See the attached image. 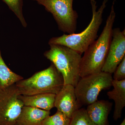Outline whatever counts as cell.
I'll use <instances>...</instances> for the list:
<instances>
[{
  "instance_id": "6da1fadb",
  "label": "cell",
  "mask_w": 125,
  "mask_h": 125,
  "mask_svg": "<svg viewBox=\"0 0 125 125\" xmlns=\"http://www.w3.org/2000/svg\"><path fill=\"white\" fill-rule=\"evenodd\" d=\"M115 3L114 0L101 34L98 38L89 47L82 57L81 78L102 71L112 40L113 25L116 18Z\"/></svg>"
},
{
  "instance_id": "7a4b0ae2",
  "label": "cell",
  "mask_w": 125,
  "mask_h": 125,
  "mask_svg": "<svg viewBox=\"0 0 125 125\" xmlns=\"http://www.w3.org/2000/svg\"><path fill=\"white\" fill-rule=\"evenodd\" d=\"M109 0H103L102 4L97 10L95 0H90L92 6V20L84 31L78 33L64 34L60 37L51 38L48 42L50 45L65 46L82 55L89 47L96 40L98 33L103 22V14Z\"/></svg>"
},
{
  "instance_id": "3957f363",
  "label": "cell",
  "mask_w": 125,
  "mask_h": 125,
  "mask_svg": "<svg viewBox=\"0 0 125 125\" xmlns=\"http://www.w3.org/2000/svg\"><path fill=\"white\" fill-rule=\"evenodd\" d=\"M49 46L50 49L44 52L45 57L61 74L64 85L71 84L75 87L81 78V54L65 46Z\"/></svg>"
},
{
  "instance_id": "277c9868",
  "label": "cell",
  "mask_w": 125,
  "mask_h": 125,
  "mask_svg": "<svg viewBox=\"0 0 125 125\" xmlns=\"http://www.w3.org/2000/svg\"><path fill=\"white\" fill-rule=\"evenodd\" d=\"M15 85L21 95L57 94L62 88L64 83L61 74L52 63L47 69L36 72L30 78L18 81Z\"/></svg>"
},
{
  "instance_id": "5b68a950",
  "label": "cell",
  "mask_w": 125,
  "mask_h": 125,
  "mask_svg": "<svg viewBox=\"0 0 125 125\" xmlns=\"http://www.w3.org/2000/svg\"><path fill=\"white\" fill-rule=\"evenodd\" d=\"M112 74L101 71L80 78L75 87L79 104L88 105L98 101L99 94L112 86Z\"/></svg>"
},
{
  "instance_id": "8992f818",
  "label": "cell",
  "mask_w": 125,
  "mask_h": 125,
  "mask_svg": "<svg viewBox=\"0 0 125 125\" xmlns=\"http://www.w3.org/2000/svg\"><path fill=\"white\" fill-rule=\"evenodd\" d=\"M45 7L52 15L58 29L64 33H75L78 13L73 9L74 0H32Z\"/></svg>"
},
{
  "instance_id": "52a82bcc",
  "label": "cell",
  "mask_w": 125,
  "mask_h": 125,
  "mask_svg": "<svg viewBox=\"0 0 125 125\" xmlns=\"http://www.w3.org/2000/svg\"><path fill=\"white\" fill-rule=\"evenodd\" d=\"M15 84L0 90V125H18L24 106Z\"/></svg>"
},
{
  "instance_id": "ba28073f",
  "label": "cell",
  "mask_w": 125,
  "mask_h": 125,
  "mask_svg": "<svg viewBox=\"0 0 125 125\" xmlns=\"http://www.w3.org/2000/svg\"><path fill=\"white\" fill-rule=\"evenodd\" d=\"M125 57V29L121 31L119 28H116L113 30L109 51L102 71L112 74Z\"/></svg>"
},
{
  "instance_id": "9c48e42d",
  "label": "cell",
  "mask_w": 125,
  "mask_h": 125,
  "mask_svg": "<svg viewBox=\"0 0 125 125\" xmlns=\"http://www.w3.org/2000/svg\"><path fill=\"white\" fill-rule=\"evenodd\" d=\"M55 107L69 118H71L74 113L81 107L75 94V87L71 84L64 85L56 94Z\"/></svg>"
},
{
  "instance_id": "30bf717a",
  "label": "cell",
  "mask_w": 125,
  "mask_h": 125,
  "mask_svg": "<svg viewBox=\"0 0 125 125\" xmlns=\"http://www.w3.org/2000/svg\"><path fill=\"white\" fill-rule=\"evenodd\" d=\"M112 103L106 100L96 101L88 105L86 109L87 115L96 125H109L108 115L111 112Z\"/></svg>"
},
{
  "instance_id": "8fae6325",
  "label": "cell",
  "mask_w": 125,
  "mask_h": 125,
  "mask_svg": "<svg viewBox=\"0 0 125 125\" xmlns=\"http://www.w3.org/2000/svg\"><path fill=\"white\" fill-rule=\"evenodd\" d=\"M56 96L55 94L45 93L30 96L20 94L18 97L23 102L24 106L50 111L55 107Z\"/></svg>"
},
{
  "instance_id": "7c38bea8",
  "label": "cell",
  "mask_w": 125,
  "mask_h": 125,
  "mask_svg": "<svg viewBox=\"0 0 125 125\" xmlns=\"http://www.w3.org/2000/svg\"><path fill=\"white\" fill-rule=\"evenodd\" d=\"M50 114V111L24 106L18 118L17 125H42L43 121Z\"/></svg>"
},
{
  "instance_id": "4fadbf2b",
  "label": "cell",
  "mask_w": 125,
  "mask_h": 125,
  "mask_svg": "<svg viewBox=\"0 0 125 125\" xmlns=\"http://www.w3.org/2000/svg\"><path fill=\"white\" fill-rule=\"evenodd\" d=\"M112 86L113 89L107 93L109 99L115 103L113 118L117 121L121 117L122 110L125 106V80H113Z\"/></svg>"
},
{
  "instance_id": "5bb4252c",
  "label": "cell",
  "mask_w": 125,
  "mask_h": 125,
  "mask_svg": "<svg viewBox=\"0 0 125 125\" xmlns=\"http://www.w3.org/2000/svg\"><path fill=\"white\" fill-rule=\"evenodd\" d=\"M23 78L9 69L1 56L0 50V90L15 84Z\"/></svg>"
},
{
  "instance_id": "9a60e30c",
  "label": "cell",
  "mask_w": 125,
  "mask_h": 125,
  "mask_svg": "<svg viewBox=\"0 0 125 125\" xmlns=\"http://www.w3.org/2000/svg\"><path fill=\"white\" fill-rule=\"evenodd\" d=\"M9 9L13 12L24 28H27V23L23 13V0H2Z\"/></svg>"
},
{
  "instance_id": "2e32d148",
  "label": "cell",
  "mask_w": 125,
  "mask_h": 125,
  "mask_svg": "<svg viewBox=\"0 0 125 125\" xmlns=\"http://www.w3.org/2000/svg\"><path fill=\"white\" fill-rule=\"evenodd\" d=\"M69 125H96L90 120L87 115L86 109L80 108L71 118Z\"/></svg>"
},
{
  "instance_id": "e0dca14e",
  "label": "cell",
  "mask_w": 125,
  "mask_h": 125,
  "mask_svg": "<svg viewBox=\"0 0 125 125\" xmlns=\"http://www.w3.org/2000/svg\"><path fill=\"white\" fill-rule=\"evenodd\" d=\"M70 120L71 118L57 110L54 115L45 118L42 125H69Z\"/></svg>"
},
{
  "instance_id": "ac0fdd59",
  "label": "cell",
  "mask_w": 125,
  "mask_h": 125,
  "mask_svg": "<svg viewBox=\"0 0 125 125\" xmlns=\"http://www.w3.org/2000/svg\"><path fill=\"white\" fill-rule=\"evenodd\" d=\"M113 73V80L120 81L125 80V57L118 65Z\"/></svg>"
},
{
  "instance_id": "d6986e66",
  "label": "cell",
  "mask_w": 125,
  "mask_h": 125,
  "mask_svg": "<svg viewBox=\"0 0 125 125\" xmlns=\"http://www.w3.org/2000/svg\"><path fill=\"white\" fill-rule=\"evenodd\" d=\"M119 125H125V119L124 118V120L122 122V123H121Z\"/></svg>"
}]
</instances>
